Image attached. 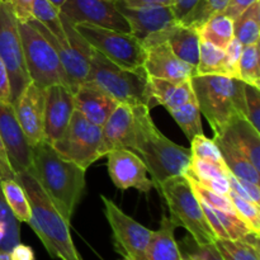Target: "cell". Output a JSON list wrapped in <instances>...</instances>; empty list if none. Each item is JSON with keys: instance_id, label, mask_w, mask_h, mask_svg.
I'll list each match as a JSON object with an SVG mask.
<instances>
[{"instance_id": "6da1fadb", "label": "cell", "mask_w": 260, "mask_h": 260, "mask_svg": "<svg viewBox=\"0 0 260 260\" xmlns=\"http://www.w3.org/2000/svg\"><path fill=\"white\" fill-rule=\"evenodd\" d=\"M150 111L144 104L137 106L136 126L126 149L144 161L156 188L164 180L184 175L192 155L189 149L173 142L157 129Z\"/></svg>"}, {"instance_id": "7a4b0ae2", "label": "cell", "mask_w": 260, "mask_h": 260, "mask_svg": "<svg viewBox=\"0 0 260 260\" xmlns=\"http://www.w3.org/2000/svg\"><path fill=\"white\" fill-rule=\"evenodd\" d=\"M32 152L33 168L29 173L57 206L61 215L70 221L85 192L86 170L61 156L47 141L32 146Z\"/></svg>"}, {"instance_id": "3957f363", "label": "cell", "mask_w": 260, "mask_h": 260, "mask_svg": "<svg viewBox=\"0 0 260 260\" xmlns=\"http://www.w3.org/2000/svg\"><path fill=\"white\" fill-rule=\"evenodd\" d=\"M14 179L22 185L29 202L32 217L28 225L42 241L48 254L61 260H83L71 239L70 221L61 215L38 180L29 172L18 173Z\"/></svg>"}, {"instance_id": "277c9868", "label": "cell", "mask_w": 260, "mask_h": 260, "mask_svg": "<svg viewBox=\"0 0 260 260\" xmlns=\"http://www.w3.org/2000/svg\"><path fill=\"white\" fill-rule=\"evenodd\" d=\"M190 83L198 108L213 135L220 134L236 117L248 119L244 81L226 75H194Z\"/></svg>"}, {"instance_id": "5b68a950", "label": "cell", "mask_w": 260, "mask_h": 260, "mask_svg": "<svg viewBox=\"0 0 260 260\" xmlns=\"http://www.w3.org/2000/svg\"><path fill=\"white\" fill-rule=\"evenodd\" d=\"M85 80L96 84L118 103L144 104L150 109L156 106L150 93L149 76L144 69L121 68L94 48Z\"/></svg>"}, {"instance_id": "8992f818", "label": "cell", "mask_w": 260, "mask_h": 260, "mask_svg": "<svg viewBox=\"0 0 260 260\" xmlns=\"http://www.w3.org/2000/svg\"><path fill=\"white\" fill-rule=\"evenodd\" d=\"M169 207L170 220L188 231L197 246L216 241V236L203 213L202 206L184 175L164 180L156 187Z\"/></svg>"}, {"instance_id": "52a82bcc", "label": "cell", "mask_w": 260, "mask_h": 260, "mask_svg": "<svg viewBox=\"0 0 260 260\" xmlns=\"http://www.w3.org/2000/svg\"><path fill=\"white\" fill-rule=\"evenodd\" d=\"M18 28L30 81L42 89L55 84L69 86L65 69L51 43L29 22L18 20Z\"/></svg>"}, {"instance_id": "ba28073f", "label": "cell", "mask_w": 260, "mask_h": 260, "mask_svg": "<svg viewBox=\"0 0 260 260\" xmlns=\"http://www.w3.org/2000/svg\"><path fill=\"white\" fill-rule=\"evenodd\" d=\"M61 23L63 30L55 36L38 20L30 19L28 22L40 30L41 35L51 43L60 57L61 63L65 69L71 91H75L81 83H84L89 73L90 57L93 47L83 38V36L75 29L73 23L60 12Z\"/></svg>"}, {"instance_id": "9c48e42d", "label": "cell", "mask_w": 260, "mask_h": 260, "mask_svg": "<svg viewBox=\"0 0 260 260\" xmlns=\"http://www.w3.org/2000/svg\"><path fill=\"white\" fill-rule=\"evenodd\" d=\"M75 29L95 51L123 69H144L145 48L131 33L98 27L89 23L74 24Z\"/></svg>"}, {"instance_id": "30bf717a", "label": "cell", "mask_w": 260, "mask_h": 260, "mask_svg": "<svg viewBox=\"0 0 260 260\" xmlns=\"http://www.w3.org/2000/svg\"><path fill=\"white\" fill-rule=\"evenodd\" d=\"M0 58L7 68L12 102L30 83L23 55L18 19L9 0H0Z\"/></svg>"}, {"instance_id": "8fae6325", "label": "cell", "mask_w": 260, "mask_h": 260, "mask_svg": "<svg viewBox=\"0 0 260 260\" xmlns=\"http://www.w3.org/2000/svg\"><path fill=\"white\" fill-rule=\"evenodd\" d=\"M101 140L102 127L91 123L75 109L65 132L52 146L61 156L88 170L99 159Z\"/></svg>"}, {"instance_id": "7c38bea8", "label": "cell", "mask_w": 260, "mask_h": 260, "mask_svg": "<svg viewBox=\"0 0 260 260\" xmlns=\"http://www.w3.org/2000/svg\"><path fill=\"white\" fill-rule=\"evenodd\" d=\"M104 215L112 229L114 248L127 260H147L146 251L152 231L123 212L112 200L101 196Z\"/></svg>"}, {"instance_id": "4fadbf2b", "label": "cell", "mask_w": 260, "mask_h": 260, "mask_svg": "<svg viewBox=\"0 0 260 260\" xmlns=\"http://www.w3.org/2000/svg\"><path fill=\"white\" fill-rule=\"evenodd\" d=\"M117 8L128 23L129 33L141 42L144 48L167 42L170 30L179 23L170 5L127 8L117 4Z\"/></svg>"}, {"instance_id": "5bb4252c", "label": "cell", "mask_w": 260, "mask_h": 260, "mask_svg": "<svg viewBox=\"0 0 260 260\" xmlns=\"http://www.w3.org/2000/svg\"><path fill=\"white\" fill-rule=\"evenodd\" d=\"M0 140L14 175L30 172L33 168L32 146L15 117L10 102L0 101Z\"/></svg>"}, {"instance_id": "9a60e30c", "label": "cell", "mask_w": 260, "mask_h": 260, "mask_svg": "<svg viewBox=\"0 0 260 260\" xmlns=\"http://www.w3.org/2000/svg\"><path fill=\"white\" fill-rule=\"evenodd\" d=\"M60 12L73 24L89 23L129 33L128 23L112 0H65Z\"/></svg>"}, {"instance_id": "2e32d148", "label": "cell", "mask_w": 260, "mask_h": 260, "mask_svg": "<svg viewBox=\"0 0 260 260\" xmlns=\"http://www.w3.org/2000/svg\"><path fill=\"white\" fill-rule=\"evenodd\" d=\"M45 99L46 89L30 81L12 102L15 117L30 146L46 141Z\"/></svg>"}, {"instance_id": "e0dca14e", "label": "cell", "mask_w": 260, "mask_h": 260, "mask_svg": "<svg viewBox=\"0 0 260 260\" xmlns=\"http://www.w3.org/2000/svg\"><path fill=\"white\" fill-rule=\"evenodd\" d=\"M108 157L109 177L118 189L135 188L149 194L154 183L147 177V168L141 159L131 150L118 147L106 155Z\"/></svg>"}, {"instance_id": "ac0fdd59", "label": "cell", "mask_w": 260, "mask_h": 260, "mask_svg": "<svg viewBox=\"0 0 260 260\" xmlns=\"http://www.w3.org/2000/svg\"><path fill=\"white\" fill-rule=\"evenodd\" d=\"M142 68L150 78L162 79L174 83L190 80L193 76L197 75L196 68L180 60L173 52L168 42L155 43L145 47Z\"/></svg>"}, {"instance_id": "d6986e66", "label": "cell", "mask_w": 260, "mask_h": 260, "mask_svg": "<svg viewBox=\"0 0 260 260\" xmlns=\"http://www.w3.org/2000/svg\"><path fill=\"white\" fill-rule=\"evenodd\" d=\"M74 106V93L69 86L55 84L46 88L45 136L51 145L57 141L70 122Z\"/></svg>"}, {"instance_id": "ffe728a7", "label": "cell", "mask_w": 260, "mask_h": 260, "mask_svg": "<svg viewBox=\"0 0 260 260\" xmlns=\"http://www.w3.org/2000/svg\"><path fill=\"white\" fill-rule=\"evenodd\" d=\"M137 106L119 103L112 112L106 123L102 126V140L98 150L99 159L114 149H126L136 126Z\"/></svg>"}, {"instance_id": "44dd1931", "label": "cell", "mask_w": 260, "mask_h": 260, "mask_svg": "<svg viewBox=\"0 0 260 260\" xmlns=\"http://www.w3.org/2000/svg\"><path fill=\"white\" fill-rule=\"evenodd\" d=\"M118 104L107 91L88 80L74 91L75 109L96 126H103Z\"/></svg>"}, {"instance_id": "7402d4cb", "label": "cell", "mask_w": 260, "mask_h": 260, "mask_svg": "<svg viewBox=\"0 0 260 260\" xmlns=\"http://www.w3.org/2000/svg\"><path fill=\"white\" fill-rule=\"evenodd\" d=\"M215 136H221L226 140L238 149L256 170H260V131L249 122V119L236 117Z\"/></svg>"}, {"instance_id": "603a6c76", "label": "cell", "mask_w": 260, "mask_h": 260, "mask_svg": "<svg viewBox=\"0 0 260 260\" xmlns=\"http://www.w3.org/2000/svg\"><path fill=\"white\" fill-rule=\"evenodd\" d=\"M184 175L192 178L200 185L220 196H229L230 192L228 178L229 169L226 165L192 157Z\"/></svg>"}, {"instance_id": "cb8c5ba5", "label": "cell", "mask_w": 260, "mask_h": 260, "mask_svg": "<svg viewBox=\"0 0 260 260\" xmlns=\"http://www.w3.org/2000/svg\"><path fill=\"white\" fill-rule=\"evenodd\" d=\"M149 86L155 104L156 106L160 104L167 111L177 108L196 99L190 80L174 83V81L149 76Z\"/></svg>"}, {"instance_id": "d4e9b609", "label": "cell", "mask_w": 260, "mask_h": 260, "mask_svg": "<svg viewBox=\"0 0 260 260\" xmlns=\"http://www.w3.org/2000/svg\"><path fill=\"white\" fill-rule=\"evenodd\" d=\"M178 226L162 213L160 228L152 231L151 240L147 246V260H184L175 240V229Z\"/></svg>"}, {"instance_id": "484cf974", "label": "cell", "mask_w": 260, "mask_h": 260, "mask_svg": "<svg viewBox=\"0 0 260 260\" xmlns=\"http://www.w3.org/2000/svg\"><path fill=\"white\" fill-rule=\"evenodd\" d=\"M167 42L169 43L173 52L182 61L197 68L198 56H200L201 37L197 28L183 25L178 23L168 36Z\"/></svg>"}, {"instance_id": "4316f807", "label": "cell", "mask_w": 260, "mask_h": 260, "mask_svg": "<svg viewBox=\"0 0 260 260\" xmlns=\"http://www.w3.org/2000/svg\"><path fill=\"white\" fill-rule=\"evenodd\" d=\"M213 141L216 142V145L220 149L221 155H222L223 161H225L228 169L236 178L248 180V182L254 183V184H259V170H256L254 165L238 149H235L233 145L229 144L221 136H213Z\"/></svg>"}, {"instance_id": "83f0119b", "label": "cell", "mask_w": 260, "mask_h": 260, "mask_svg": "<svg viewBox=\"0 0 260 260\" xmlns=\"http://www.w3.org/2000/svg\"><path fill=\"white\" fill-rule=\"evenodd\" d=\"M0 193L7 205L8 210L10 211L13 217L18 222H29L32 217L30 206L28 202L27 194L22 185L15 179H7L0 182Z\"/></svg>"}, {"instance_id": "f1b7e54d", "label": "cell", "mask_w": 260, "mask_h": 260, "mask_svg": "<svg viewBox=\"0 0 260 260\" xmlns=\"http://www.w3.org/2000/svg\"><path fill=\"white\" fill-rule=\"evenodd\" d=\"M198 33L202 41H207L225 50L234 38V19L225 13H218L201 25Z\"/></svg>"}, {"instance_id": "f546056e", "label": "cell", "mask_w": 260, "mask_h": 260, "mask_svg": "<svg viewBox=\"0 0 260 260\" xmlns=\"http://www.w3.org/2000/svg\"><path fill=\"white\" fill-rule=\"evenodd\" d=\"M215 246L225 260H260L258 234L245 240L216 239Z\"/></svg>"}, {"instance_id": "4dcf8cb0", "label": "cell", "mask_w": 260, "mask_h": 260, "mask_svg": "<svg viewBox=\"0 0 260 260\" xmlns=\"http://www.w3.org/2000/svg\"><path fill=\"white\" fill-rule=\"evenodd\" d=\"M234 37L243 46L259 43L260 38V2L244 10L234 19Z\"/></svg>"}, {"instance_id": "1f68e13d", "label": "cell", "mask_w": 260, "mask_h": 260, "mask_svg": "<svg viewBox=\"0 0 260 260\" xmlns=\"http://www.w3.org/2000/svg\"><path fill=\"white\" fill-rule=\"evenodd\" d=\"M197 75H225V50L201 40Z\"/></svg>"}, {"instance_id": "d6a6232c", "label": "cell", "mask_w": 260, "mask_h": 260, "mask_svg": "<svg viewBox=\"0 0 260 260\" xmlns=\"http://www.w3.org/2000/svg\"><path fill=\"white\" fill-rule=\"evenodd\" d=\"M168 112L174 118L178 126L182 128L188 140H192L193 137L198 136V135H203L201 111L198 108L196 99L183 104V106L177 107V108L169 109Z\"/></svg>"}, {"instance_id": "836d02e7", "label": "cell", "mask_w": 260, "mask_h": 260, "mask_svg": "<svg viewBox=\"0 0 260 260\" xmlns=\"http://www.w3.org/2000/svg\"><path fill=\"white\" fill-rule=\"evenodd\" d=\"M259 43L244 46L239 63V80L260 89Z\"/></svg>"}, {"instance_id": "e575fe53", "label": "cell", "mask_w": 260, "mask_h": 260, "mask_svg": "<svg viewBox=\"0 0 260 260\" xmlns=\"http://www.w3.org/2000/svg\"><path fill=\"white\" fill-rule=\"evenodd\" d=\"M229 2L230 0H198L193 9L179 23L198 29L211 17L218 14V13H223Z\"/></svg>"}, {"instance_id": "d590c367", "label": "cell", "mask_w": 260, "mask_h": 260, "mask_svg": "<svg viewBox=\"0 0 260 260\" xmlns=\"http://www.w3.org/2000/svg\"><path fill=\"white\" fill-rule=\"evenodd\" d=\"M32 19L38 20L52 35L57 36L62 33L63 27L61 23L60 9L56 8L50 0H35L33 2Z\"/></svg>"}, {"instance_id": "8d00e7d4", "label": "cell", "mask_w": 260, "mask_h": 260, "mask_svg": "<svg viewBox=\"0 0 260 260\" xmlns=\"http://www.w3.org/2000/svg\"><path fill=\"white\" fill-rule=\"evenodd\" d=\"M211 208H212L216 218L220 222L221 228L223 229V231L228 235L229 240H245L249 236L255 234L248 228V225L236 213L225 212V211L216 210L213 207Z\"/></svg>"}, {"instance_id": "74e56055", "label": "cell", "mask_w": 260, "mask_h": 260, "mask_svg": "<svg viewBox=\"0 0 260 260\" xmlns=\"http://www.w3.org/2000/svg\"><path fill=\"white\" fill-rule=\"evenodd\" d=\"M229 198L233 202L235 212L253 233L260 234V208L259 205L240 197L233 190L229 192Z\"/></svg>"}, {"instance_id": "f35d334b", "label": "cell", "mask_w": 260, "mask_h": 260, "mask_svg": "<svg viewBox=\"0 0 260 260\" xmlns=\"http://www.w3.org/2000/svg\"><path fill=\"white\" fill-rule=\"evenodd\" d=\"M190 155L194 159L201 160H208V161L216 162L220 165H226L223 161V157L221 155L220 149L213 141V139H208V137L203 135H198V136L193 137L190 140Z\"/></svg>"}, {"instance_id": "ab89813d", "label": "cell", "mask_w": 260, "mask_h": 260, "mask_svg": "<svg viewBox=\"0 0 260 260\" xmlns=\"http://www.w3.org/2000/svg\"><path fill=\"white\" fill-rule=\"evenodd\" d=\"M185 178H187V180L189 182L190 187H192L193 189V193H194L196 197L198 198L200 202L205 203V205L210 206V207L216 208V210H221L230 213H236L233 202H231V200L229 198V196H220L217 194V193L211 192V190H208L207 188L202 187V185L198 184L197 182H194L192 178L189 177H185Z\"/></svg>"}, {"instance_id": "60d3db41", "label": "cell", "mask_w": 260, "mask_h": 260, "mask_svg": "<svg viewBox=\"0 0 260 260\" xmlns=\"http://www.w3.org/2000/svg\"><path fill=\"white\" fill-rule=\"evenodd\" d=\"M244 93H245V103L249 122L258 131H260V89L245 84Z\"/></svg>"}, {"instance_id": "b9f144b4", "label": "cell", "mask_w": 260, "mask_h": 260, "mask_svg": "<svg viewBox=\"0 0 260 260\" xmlns=\"http://www.w3.org/2000/svg\"><path fill=\"white\" fill-rule=\"evenodd\" d=\"M243 48L244 46L235 37L225 48V75L229 78L239 79V63Z\"/></svg>"}, {"instance_id": "7bdbcfd3", "label": "cell", "mask_w": 260, "mask_h": 260, "mask_svg": "<svg viewBox=\"0 0 260 260\" xmlns=\"http://www.w3.org/2000/svg\"><path fill=\"white\" fill-rule=\"evenodd\" d=\"M258 2V0H230L226 7V9L223 10L228 17H230L231 19H235L238 18L241 13L245 9H248L250 5H253L254 3Z\"/></svg>"}, {"instance_id": "ee69618b", "label": "cell", "mask_w": 260, "mask_h": 260, "mask_svg": "<svg viewBox=\"0 0 260 260\" xmlns=\"http://www.w3.org/2000/svg\"><path fill=\"white\" fill-rule=\"evenodd\" d=\"M0 101L10 102L12 103L9 75H8L7 68H5L2 58H0Z\"/></svg>"}, {"instance_id": "f6af8a7d", "label": "cell", "mask_w": 260, "mask_h": 260, "mask_svg": "<svg viewBox=\"0 0 260 260\" xmlns=\"http://www.w3.org/2000/svg\"><path fill=\"white\" fill-rule=\"evenodd\" d=\"M198 0H173L172 9L178 22L183 19L193 9Z\"/></svg>"}, {"instance_id": "bcb514c9", "label": "cell", "mask_w": 260, "mask_h": 260, "mask_svg": "<svg viewBox=\"0 0 260 260\" xmlns=\"http://www.w3.org/2000/svg\"><path fill=\"white\" fill-rule=\"evenodd\" d=\"M117 4H121L127 8H141V7H156V5H170L173 0H117Z\"/></svg>"}, {"instance_id": "7dc6e473", "label": "cell", "mask_w": 260, "mask_h": 260, "mask_svg": "<svg viewBox=\"0 0 260 260\" xmlns=\"http://www.w3.org/2000/svg\"><path fill=\"white\" fill-rule=\"evenodd\" d=\"M10 260H35V251L30 246L18 243L9 251Z\"/></svg>"}, {"instance_id": "c3c4849f", "label": "cell", "mask_w": 260, "mask_h": 260, "mask_svg": "<svg viewBox=\"0 0 260 260\" xmlns=\"http://www.w3.org/2000/svg\"><path fill=\"white\" fill-rule=\"evenodd\" d=\"M194 255L200 260H225L215 246V243L198 246L197 253H194Z\"/></svg>"}, {"instance_id": "681fc988", "label": "cell", "mask_w": 260, "mask_h": 260, "mask_svg": "<svg viewBox=\"0 0 260 260\" xmlns=\"http://www.w3.org/2000/svg\"><path fill=\"white\" fill-rule=\"evenodd\" d=\"M14 178L15 175L13 173L12 168H10L7 155H5L4 147H3L2 140H0V182L7 179H14Z\"/></svg>"}, {"instance_id": "f907efd6", "label": "cell", "mask_w": 260, "mask_h": 260, "mask_svg": "<svg viewBox=\"0 0 260 260\" xmlns=\"http://www.w3.org/2000/svg\"><path fill=\"white\" fill-rule=\"evenodd\" d=\"M0 260H10L9 251H2V250H0Z\"/></svg>"}, {"instance_id": "816d5d0a", "label": "cell", "mask_w": 260, "mask_h": 260, "mask_svg": "<svg viewBox=\"0 0 260 260\" xmlns=\"http://www.w3.org/2000/svg\"><path fill=\"white\" fill-rule=\"evenodd\" d=\"M50 2L52 3L56 8H58V9H60V8L63 5V3H65V0H50Z\"/></svg>"}, {"instance_id": "f5cc1de1", "label": "cell", "mask_w": 260, "mask_h": 260, "mask_svg": "<svg viewBox=\"0 0 260 260\" xmlns=\"http://www.w3.org/2000/svg\"><path fill=\"white\" fill-rule=\"evenodd\" d=\"M184 260H200V259H198L194 254H190V255L184 256Z\"/></svg>"}, {"instance_id": "db71d44e", "label": "cell", "mask_w": 260, "mask_h": 260, "mask_svg": "<svg viewBox=\"0 0 260 260\" xmlns=\"http://www.w3.org/2000/svg\"><path fill=\"white\" fill-rule=\"evenodd\" d=\"M121 260H127V259H124V258H122V259H121Z\"/></svg>"}]
</instances>
